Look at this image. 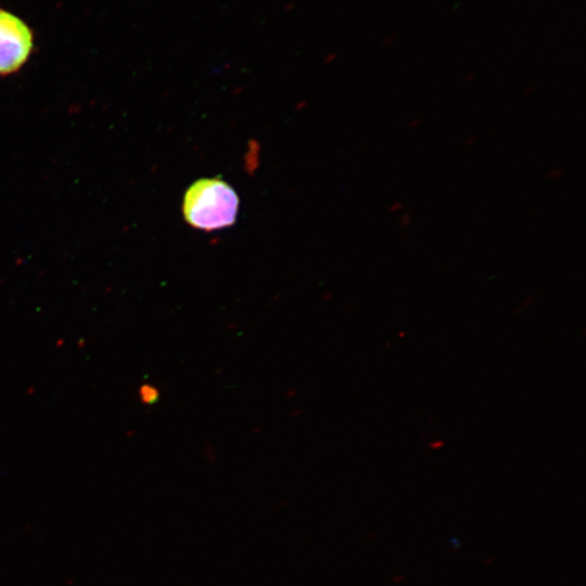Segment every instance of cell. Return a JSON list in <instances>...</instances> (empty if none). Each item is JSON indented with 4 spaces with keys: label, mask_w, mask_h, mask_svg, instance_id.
I'll return each mask as SVG.
<instances>
[{
    "label": "cell",
    "mask_w": 586,
    "mask_h": 586,
    "mask_svg": "<svg viewBox=\"0 0 586 586\" xmlns=\"http://www.w3.org/2000/svg\"><path fill=\"white\" fill-rule=\"evenodd\" d=\"M239 198L234 189L220 178H202L187 190L182 212L192 227L205 231L234 224Z\"/></svg>",
    "instance_id": "cell-1"
},
{
    "label": "cell",
    "mask_w": 586,
    "mask_h": 586,
    "mask_svg": "<svg viewBox=\"0 0 586 586\" xmlns=\"http://www.w3.org/2000/svg\"><path fill=\"white\" fill-rule=\"evenodd\" d=\"M34 37L18 16L0 9V75L16 72L29 58Z\"/></svg>",
    "instance_id": "cell-2"
},
{
    "label": "cell",
    "mask_w": 586,
    "mask_h": 586,
    "mask_svg": "<svg viewBox=\"0 0 586 586\" xmlns=\"http://www.w3.org/2000/svg\"><path fill=\"white\" fill-rule=\"evenodd\" d=\"M140 398L144 404H153L158 398V392L152 385H142L140 388Z\"/></svg>",
    "instance_id": "cell-3"
},
{
    "label": "cell",
    "mask_w": 586,
    "mask_h": 586,
    "mask_svg": "<svg viewBox=\"0 0 586 586\" xmlns=\"http://www.w3.org/2000/svg\"><path fill=\"white\" fill-rule=\"evenodd\" d=\"M411 224V215L406 212L399 217V225L404 228L408 227Z\"/></svg>",
    "instance_id": "cell-4"
},
{
    "label": "cell",
    "mask_w": 586,
    "mask_h": 586,
    "mask_svg": "<svg viewBox=\"0 0 586 586\" xmlns=\"http://www.w3.org/2000/svg\"><path fill=\"white\" fill-rule=\"evenodd\" d=\"M562 175H563L562 168H553L547 174V177L553 180V179L560 178Z\"/></svg>",
    "instance_id": "cell-5"
},
{
    "label": "cell",
    "mask_w": 586,
    "mask_h": 586,
    "mask_svg": "<svg viewBox=\"0 0 586 586\" xmlns=\"http://www.w3.org/2000/svg\"><path fill=\"white\" fill-rule=\"evenodd\" d=\"M404 207H405L404 203L395 202V203L391 204V206L388 207V212L390 213H396V212L402 211Z\"/></svg>",
    "instance_id": "cell-6"
},
{
    "label": "cell",
    "mask_w": 586,
    "mask_h": 586,
    "mask_svg": "<svg viewBox=\"0 0 586 586\" xmlns=\"http://www.w3.org/2000/svg\"><path fill=\"white\" fill-rule=\"evenodd\" d=\"M420 123H421L420 118L415 117V118L409 120L408 127L409 128H416L417 126H419Z\"/></svg>",
    "instance_id": "cell-7"
},
{
    "label": "cell",
    "mask_w": 586,
    "mask_h": 586,
    "mask_svg": "<svg viewBox=\"0 0 586 586\" xmlns=\"http://www.w3.org/2000/svg\"><path fill=\"white\" fill-rule=\"evenodd\" d=\"M443 446H444V442L441 441V440L435 441L434 443H431V444H430V447H431L432 449H438V448H441V447H443Z\"/></svg>",
    "instance_id": "cell-8"
},
{
    "label": "cell",
    "mask_w": 586,
    "mask_h": 586,
    "mask_svg": "<svg viewBox=\"0 0 586 586\" xmlns=\"http://www.w3.org/2000/svg\"><path fill=\"white\" fill-rule=\"evenodd\" d=\"M475 140H476V136H470V137L466 140L464 144H466V145H471V144H473V143L475 142Z\"/></svg>",
    "instance_id": "cell-9"
},
{
    "label": "cell",
    "mask_w": 586,
    "mask_h": 586,
    "mask_svg": "<svg viewBox=\"0 0 586 586\" xmlns=\"http://www.w3.org/2000/svg\"><path fill=\"white\" fill-rule=\"evenodd\" d=\"M534 301H535V296L528 297L527 300H525V302H524V304L522 305L521 308L526 307L528 304L533 303Z\"/></svg>",
    "instance_id": "cell-10"
},
{
    "label": "cell",
    "mask_w": 586,
    "mask_h": 586,
    "mask_svg": "<svg viewBox=\"0 0 586 586\" xmlns=\"http://www.w3.org/2000/svg\"><path fill=\"white\" fill-rule=\"evenodd\" d=\"M535 91V87L531 86L524 90V94L530 95Z\"/></svg>",
    "instance_id": "cell-11"
},
{
    "label": "cell",
    "mask_w": 586,
    "mask_h": 586,
    "mask_svg": "<svg viewBox=\"0 0 586 586\" xmlns=\"http://www.w3.org/2000/svg\"><path fill=\"white\" fill-rule=\"evenodd\" d=\"M474 77H475V73H470V74L464 78V80H466L467 82H469V81L472 80Z\"/></svg>",
    "instance_id": "cell-12"
},
{
    "label": "cell",
    "mask_w": 586,
    "mask_h": 586,
    "mask_svg": "<svg viewBox=\"0 0 586 586\" xmlns=\"http://www.w3.org/2000/svg\"><path fill=\"white\" fill-rule=\"evenodd\" d=\"M394 38H395V36H392V37L387 38V40H385V43H384V44L387 46L391 41L394 40Z\"/></svg>",
    "instance_id": "cell-13"
}]
</instances>
